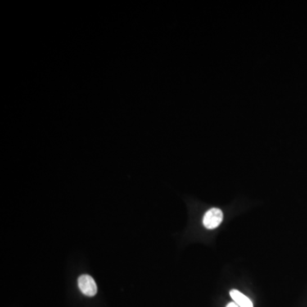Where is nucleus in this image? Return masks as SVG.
I'll return each instance as SVG.
<instances>
[{
	"label": "nucleus",
	"mask_w": 307,
	"mask_h": 307,
	"mask_svg": "<svg viewBox=\"0 0 307 307\" xmlns=\"http://www.w3.org/2000/svg\"><path fill=\"white\" fill-rule=\"evenodd\" d=\"M78 285L79 289L83 295L88 297H93L97 295V283L93 279V277L89 275H82L78 278Z\"/></svg>",
	"instance_id": "obj_1"
},
{
	"label": "nucleus",
	"mask_w": 307,
	"mask_h": 307,
	"mask_svg": "<svg viewBox=\"0 0 307 307\" xmlns=\"http://www.w3.org/2000/svg\"><path fill=\"white\" fill-rule=\"evenodd\" d=\"M223 212L219 208H213L208 210L203 217V224L206 228L213 230L218 227L223 221Z\"/></svg>",
	"instance_id": "obj_2"
},
{
	"label": "nucleus",
	"mask_w": 307,
	"mask_h": 307,
	"mask_svg": "<svg viewBox=\"0 0 307 307\" xmlns=\"http://www.w3.org/2000/svg\"><path fill=\"white\" fill-rule=\"evenodd\" d=\"M232 300L236 305L240 307H254L253 302L249 298L247 297L246 295L241 294L240 291L236 290H232L230 293Z\"/></svg>",
	"instance_id": "obj_3"
},
{
	"label": "nucleus",
	"mask_w": 307,
	"mask_h": 307,
	"mask_svg": "<svg viewBox=\"0 0 307 307\" xmlns=\"http://www.w3.org/2000/svg\"><path fill=\"white\" fill-rule=\"evenodd\" d=\"M226 307H239L235 302L229 303Z\"/></svg>",
	"instance_id": "obj_4"
}]
</instances>
